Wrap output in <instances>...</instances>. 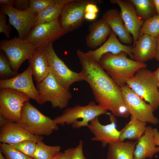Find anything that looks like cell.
<instances>
[{
	"label": "cell",
	"instance_id": "28",
	"mask_svg": "<svg viewBox=\"0 0 159 159\" xmlns=\"http://www.w3.org/2000/svg\"><path fill=\"white\" fill-rule=\"evenodd\" d=\"M61 147L59 145L49 146L42 141L37 142L34 159H51L60 152Z\"/></svg>",
	"mask_w": 159,
	"mask_h": 159
},
{
	"label": "cell",
	"instance_id": "47",
	"mask_svg": "<svg viewBox=\"0 0 159 159\" xmlns=\"http://www.w3.org/2000/svg\"><path fill=\"white\" fill-rule=\"evenodd\" d=\"M158 90H159V85L158 84ZM158 107L159 108V102Z\"/></svg>",
	"mask_w": 159,
	"mask_h": 159
},
{
	"label": "cell",
	"instance_id": "30",
	"mask_svg": "<svg viewBox=\"0 0 159 159\" xmlns=\"http://www.w3.org/2000/svg\"><path fill=\"white\" fill-rule=\"evenodd\" d=\"M71 0H29V9L32 11L38 13L50 6L57 3L66 4Z\"/></svg>",
	"mask_w": 159,
	"mask_h": 159
},
{
	"label": "cell",
	"instance_id": "15",
	"mask_svg": "<svg viewBox=\"0 0 159 159\" xmlns=\"http://www.w3.org/2000/svg\"><path fill=\"white\" fill-rule=\"evenodd\" d=\"M110 123L103 125L100 122L98 117L93 119L87 127L94 137L91 140L93 141H100L103 147L107 145L119 141L120 131L116 128L117 120L115 116L109 115Z\"/></svg>",
	"mask_w": 159,
	"mask_h": 159
},
{
	"label": "cell",
	"instance_id": "45",
	"mask_svg": "<svg viewBox=\"0 0 159 159\" xmlns=\"http://www.w3.org/2000/svg\"><path fill=\"white\" fill-rule=\"evenodd\" d=\"M6 119L0 115V127L9 122Z\"/></svg>",
	"mask_w": 159,
	"mask_h": 159
},
{
	"label": "cell",
	"instance_id": "40",
	"mask_svg": "<svg viewBox=\"0 0 159 159\" xmlns=\"http://www.w3.org/2000/svg\"><path fill=\"white\" fill-rule=\"evenodd\" d=\"M154 140L156 145L159 147V131L156 128H153Z\"/></svg>",
	"mask_w": 159,
	"mask_h": 159
},
{
	"label": "cell",
	"instance_id": "35",
	"mask_svg": "<svg viewBox=\"0 0 159 159\" xmlns=\"http://www.w3.org/2000/svg\"><path fill=\"white\" fill-rule=\"evenodd\" d=\"M5 14L1 8L0 11V33H3L9 38L11 32V28L9 25L7 24Z\"/></svg>",
	"mask_w": 159,
	"mask_h": 159
},
{
	"label": "cell",
	"instance_id": "29",
	"mask_svg": "<svg viewBox=\"0 0 159 159\" xmlns=\"http://www.w3.org/2000/svg\"><path fill=\"white\" fill-rule=\"evenodd\" d=\"M159 34V15L144 21L139 32L140 36L147 34L156 37Z\"/></svg>",
	"mask_w": 159,
	"mask_h": 159
},
{
	"label": "cell",
	"instance_id": "46",
	"mask_svg": "<svg viewBox=\"0 0 159 159\" xmlns=\"http://www.w3.org/2000/svg\"><path fill=\"white\" fill-rule=\"evenodd\" d=\"M0 159H6V158L4 157L1 151H0Z\"/></svg>",
	"mask_w": 159,
	"mask_h": 159
},
{
	"label": "cell",
	"instance_id": "23",
	"mask_svg": "<svg viewBox=\"0 0 159 159\" xmlns=\"http://www.w3.org/2000/svg\"><path fill=\"white\" fill-rule=\"evenodd\" d=\"M28 60L37 83L41 82L50 73L47 60L42 49H37Z\"/></svg>",
	"mask_w": 159,
	"mask_h": 159
},
{
	"label": "cell",
	"instance_id": "38",
	"mask_svg": "<svg viewBox=\"0 0 159 159\" xmlns=\"http://www.w3.org/2000/svg\"><path fill=\"white\" fill-rule=\"evenodd\" d=\"M14 0H0V4L2 6L10 8L14 6Z\"/></svg>",
	"mask_w": 159,
	"mask_h": 159
},
{
	"label": "cell",
	"instance_id": "34",
	"mask_svg": "<svg viewBox=\"0 0 159 159\" xmlns=\"http://www.w3.org/2000/svg\"><path fill=\"white\" fill-rule=\"evenodd\" d=\"M83 141L80 140L76 147L69 148L65 150L68 155L69 159H86L83 154Z\"/></svg>",
	"mask_w": 159,
	"mask_h": 159
},
{
	"label": "cell",
	"instance_id": "14",
	"mask_svg": "<svg viewBox=\"0 0 159 159\" xmlns=\"http://www.w3.org/2000/svg\"><path fill=\"white\" fill-rule=\"evenodd\" d=\"M33 73L29 65L23 72L16 76L6 80H0V89L10 88L25 94L29 99L40 104L39 94L33 80Z\"/></svg>",
	"mask_w": 159,
	"mask_h": 159
},
{
	"label": "cell",
	"instance_id": "7",
	"mask_svg": "<svg viewBox=\"0 0 159 159\" xmlns=\"http://www.w3.org/2000/svg\"><path fill=\"white\" fill-rule=\"evenodd\" d=\"M47 60L50 72L57 81L69 90L74 83L83 81L80 72L70 69L55 52L53 43H50L42 48Z\"/></svg>",
	"mask_w": 159,
	"mask_h": 159
},
{
	"label": "cell",
	"instance_id": "2",
	"mask_svg": "<svg viewBox=\"0 0 159 159\" xmlns=\"http://www.w3.org/2000/svg\"><path fill=\"white\" fill-rule=\"evenodd\" d=\"M122 53L115 55L107 53L101 57L99 63L102 68L120 87L126 84L140 69L146 68L145 63L128 58Z\"/></svg>",
	"mask_w": 159,
	"mask_h": 159
},
{
	"label": "cell",
	"instance_id": "42",
	"mask_svg": "<svg viewBox=\"0 0 159 159\" xmlns=\"http://www.w3.org/2000/svg\"><path fill=\"white\" fill-rule=\"evenodd\" d=\"M156 38V46L155 58L159 62V34Z\"/></svg>",
	"mask_w": 159,
	"mask_h": 159
},
{
	"label": "cell",
	"instance_id": "9",
	"mask_svg": "<svg viewBox=\"0 0 159 159\" xmlns=\"http://www.w3.org/2000/svg\"><path fill=\"white\" fill-rule=\"evenodd\" d=\"M0 49L5 54L13 70L17 72L22 63L37 49L30 43L18 37L1 40Z\"/></svg>",
	"mask_w": 159,
	"mask_h": 159
},
{
	"label": "cell",
	"instance_id": "39",
	"mask_svg": "<svg viewBox=\"0 0 159 159\" xmlns=\"http://www.w3.org/2000/svg\"><path fill=\"white\" fill-rule=\"evenodd\" d=\"M51 159H69L68 155L65 150L64 152H59Z\"/></svg>",
	"mask_w": 159,
	"mask_h": 159
},
{
	"label": "cell",
	"instance_id": "26",
	"mask_svg": "<svg viewBox=\"0 0 159 159\" xmlns=\"http://www.w3.org/2000/svg\"><path fill=\"white\" fill-rule=\"evenodd\" d=\"M134 4L138 16L143 20L157 14L153 0H130Z\"/></svg>",
	"mask_w": 159,
	"mask_h": 159
},
{
	"label": "cell",
	"instance_id": "44",
	"mask_svg": "<svg viewBox=\"0 0 159 159\" xmlns=\"http://www.w3.org/2000/svg\"><path fill=\"white\" fill-rule=\"evenodd\" d=\"M153 72L157 82L159 85V66L156 70Z\"/></svg>",
	"mask_w": 159,
	"mask_h": 159
},
{
	"label": "cell",
	"instance_id": "16",
	"mask_svg": "<svg viewBox=\"0 0 159 159\" xmlns=\"http://www.w3.org/2000/svg\"><path fill=\"white\" fill-rule=\"evenodd\" d=\"M112 4H118L120 8L121 16L126 29L132 36V47L140 37L139 32L144 21L138 15L135 6L130 0H110Z\"/></svg>",
	"mask_w": 159,
	"mask_h": 159
},
{
	"label": "cell",
	"instance_id": "4",
	"mask_svg": "<svg viewBox=\"0 0 159 159\" xmlns=\"http://www.w3.org/2000/svg\"><path fill=\"white\" fill-rule=\"evenodd\" d=\"M107 110L91 102L85 106L76 105L67 107L62 113L54 119L58 125L62 126L65 124L72 125L74 129L88 127L89 123L95 118L107 113Z\"/></svg>",
	"mask_w": 159,
	"mask_h": 159
},
{
	"label": "cell",
	"instance_id": "13",
	"mask_svg": "<svg viewBox=\"0 0 159 159\" xmlns=\"http://www.w3.org/2000/svg\"><path fill=\"white\" fill-rule=\"evenodd\" d=\"M1 8L8 16L9 24L18 32V37L25 40L36 25L37 13L32 11L29 8L23 11L17 10L14 6L7 8L1 6Z\"/></svg>",
	"mask_w": 159,
	"mask_h": 159
},
{
	"label": "cell",
	"instance_id": "31",
	"mask_svg": "<svg viewBox=\"0 0 159 159\" xmlns=\"http://www.w3.org/2000/svg\"><path fill=\"white\" fill-rule=\"evenodd\" d=\"M19 74L12 69L10 62L2 51L0 53V77L1 80H6L14 77Z\"/></svg>",
	"mask_w": 159,
	"mask_h": 159
},
{
	"label": "cell",
	"instance_id": "1",
	"mask_svg": "<svg viewBox=\"0 0 159 159\" xmlns=\"http://www.w3.org/2000/svg\"><path fill=\"white\" fill-rule=\"evenodd\" d=\"M77 54L82 67L83 80L89 85L98 105L115 116L127 118L129 113L124 104L120 87L86 53L79 49Z\"/></svg>",
	"mask_w": 159,
	"mask_h": 159
},
{
	"label": "cell",
	"instance_id": "37",
	"mask_svg": "<svg viewBox=\"0 0 159 159\" xmlns=\"http://www.w3.org/2000/svg\"><path fill=\"white\" fill-rule=\"evenodd\" d=\"M99 9L97 4L93 3H90L87 4L85 8V13H92L97 14Z\"/></svg>",
	"mask_w": 159,
	"mask_h": 159
},
{
	"label": "cell",
	"instance_id": "12",
	"mask_svg": "<svg viewBox=\"0 0 159 159\" xmlns=\"http://www.w3.org/2000/svg\"><path fill=\"white\" fill-rule=\"evenodd\" d=\"M59 19L35 25L25 39L41 49L50 43H53L68 32L61 26Z\"/></svg>",
	"mask_w": 159,
	"mask_h": 159
},
{
	"label": "cell",
	"instance_id": "3",
	"mask_svg": "<svg viewBox=\"0 0 159 159\" xmlns=\"http://www.w3.org/2000/svg\"><path fill=\"white\" fill-rule=\"evenodd\" d=\"M18 123L31 133L37 136H49L59 129L54 119L42 114L29 101L23 105Z\"/></svg>",
	"mask_w": 159,
	"mask_h": 159
},
{
	"label": "cell",
	"instance_id": "24",
	"mask_svg": "<svg viewBox=\"0 0 159 159\" xmlns=\"http://www.w3.org/2000/svg\"><path fill=\"white\" fill-rule=\"evenodd\" d=\"M137 140L118 141L108 145L107 159H134V153Z\"/></svg>",
	"mask_w": 159,
	"mask_h": 159
},
{
	"label": "cell",
	"instance_id": "18",
	"mask_svg": "<svg viewBox=\"0 0 159 159\" xmlns=\"http://www.w3.org/2000/svg\"><path fill=\"white\" fill-rule=\"evenodd\" d=\"M132 46L125 45L121 44L117 39L116 35L112 30L108 39L101 46L94 50H89L86 53L98 63L102 55L107 53L115 55L125 53L131 59L133 60V55L132 52Z\"/></svg>",
	"mask_w": 159,
	"mask_h": 159
},
{
	"label": "cell",
	"instance_id": "20",
	"mask_svg": "<svg viewBox=\"0 0 159 159\" xmlns=\"http://www.w3.org/2000/svg\"><path fill=\"white\" fill-rule=\"evenodd\" d=\"M156 46V37L147 34L140 36L132 49L133 60L145 63L155 58Z\"/></svg>",
	"mask_w": 159,
	"mask_h": 159
},
{
	"label": "cell",
	"instance_id": "11",
	"mask_svg": "<svg viewBox=\"0 0 159 159\" xmlns=\"http://www.w3.org/2000/svg\"><path fill=\"white\" fill-rule=\"evenodd\" d=\"M29 100L25 94L14 89H0V115L9 122L18 123L23 105Z\"/></svg>",
	"mask_w": 159,
	"mask_h": 159
},
{
	"label": "cell",
	"instance_id": "17",
	"mask_svg": "<svg viewBox=\"0 0 159 159\" xmlns=\"http://www.w3.org/2000/svg\"><path fill=\"white\" fill-rule=\"evenodd\" d=\"M43 139V136L32 134L18 123L9 122L0 127V142L1 143L11 144L27 140L38 142Z\"/></svg>",
	"mask_w": 159,
	"mask_h": 159
},
{
	"label": "cell",
	"instance_id": "8",
	"mask_svg": "<svg viewBox=\"0 0 159 159\" xmlns=\"http://www.w3.org/2000/svg\"><path fill=\"white\" fill-rule=\"evenodd\" d=\"M124 104L131 116L154 125L159 122L152 107L135 93L126 84L120 87Z\"/></svg>",
	"mask_w": 159,
	"mask_h": 159
},
{
	"label": "cell",
	"instance_id": "6",
	"mask_svg": "<svg viewBox=\"0 0 159 159\" xmlns=\"http://www.w3.org/2000/svg\"><path fill=\"white\" fill-rule=\"evenodd\" d=\"M39 94L40 104L50 102L53 108H66L71 99V93L61 85L50 73L41 82L37 83Z\"/></svg>",
	"mask_w": 159,
	"mask_h": 159
},
{
	"label": "cell",
	"instance_id": "43",
	"mask_svg": "<svg viewBox=\"0 0 159 159\" xmlns=\"http://www.w3.org/2000/svg\"><path fill=\"white\" fill-rule=\"evenodd\" d=\"M157 15H159V0H153Z\"/></svg>",
	"mask_w": 159,
	"mask_h": 159
},
{
	"label": "cell",
	"instance_id": "21",
	"mask_svg": "<svg viewBox=\"0 0 159 159\" xmlns=\"http://www.w3.org/2000/svg\"><path fill=\"white\" fill-rule=\"evenodd\" d=\"M159 152V147L155 144L153 128L147 126L142 136L137 140L134 153V159L151 158Z\"/></svg>",
	"mask_w": 159,
	"mask_h": 159
},
{
	"label": "cell",
	"instance_id": "27",
	"mask_svg": "<svg viewBox=\"0 0 159 159\" xmlns=\"http://www.w3.org/2000/svg\"><path fill=\"white\" fill-rule=\"evenodd\" d=\"M65 4H57L38 13L35 25L59 20L62 9Z\"/></svg>",
	"mask_w": 159,
	"mask_h": 159
},
{
	"label": "cell",
	"instance_id": "10",
	"mask_svg": "<svg viewBox=\"0 0 159 159\" xmlns=\"http://www.w3.org/2000/svg\"><path fill=\"white\" fill-rule=\"evenodd\" d=\"M101 0H71L63 7L59 18L60 25L67 32L82 26L85 19V8L90 3L101 4Z\"/></svg>",
	"mask_w": 159,
	"mask_h": 159
},
{
	"label": "cell",
	"instance_id": "5",
	"mask_svg": "<svg viewBox=\"0 0 159 159\" xmlns=\"http://www.w3.org/2000/svg\"><path fill=\"white\" fill-rule=\"evenodd\" d=\"M126 85L155 111L158 107L159 92L158 84L153 72L146 68L139 69L129 80Z\"/></svg>",
	"mask_w": 159,
	"mask_h": 159
},
{
	"label": "cell",
	"instance_id": "36",
	"mask_svg": "<svg viewBox=\"0 0 159 159\" xmlns=\"http://www.w3.org/2000/svg\"><path fill=\"white\" fill-rule=\"evenodd\" d=\"M14 7L19 10H25L29 8V1L28 0H14Z\"/></svg>",
	"mask_w": 159,
	"mask_h": 159
},
{
	"label": "cell",
	"instance_id": "41",
	"mask_svg": "<svg viewBox=\"0 0 159 159\" xmlns=\"http://www.w3.org/2000/svg\"><path fill=\"white\" fill-rule=\"evenodd\" d=\"M97 16V14L92 13H85V19L88 21H92L95 20Z\"/></svg>",
	"mask_w": 159,
	"mask_h": 159
},
{
	"label": "cell",
	"instance_id": "19",
	"mask_svg": "<svg viewBox=\"0 0 159 159\" xmlns=\"http://www.w3.org/2000/svg\"><path fill=\"white\" fill-rule=\"evenodd\" d=\"M102 19L118 36L121 42L129 45L133 44V38L126 29L120 12L118 10L112 9L106 11L103 14Z\"/></svg>",
	"mask_w": 159,
	"mask_h": 159
},
{
	"label": "cell",
	"instance_id": "33",
	"mask_svg": "<svg viewBox=\"0 0 159 159\" xmlns=\"http://www.w3.org/2000/svg\"><path fill=\"white\" fill-rule=\"evenodd\" d=\"M0 151L4 155L6 159H34L6 143L0 144Z\"/></svg>",
	"mask_w": 159,
	"mask_h": 159
},
{
	"label": "cell",
	"instance_id": "22",
	"mask_svg": "<svg viewBox=\"0 0 159 159\" xmlns=\"http://www.w3.org/2000/svg\"><path fill=\"white\" fill-rule=\"evenodd\" d=\"M89 34L85 38L87 46L96 49L107 40L112 30L109 26L102 19L96 20L90 24Z\"/></svg>",
	"mask_w": 159,
	"mask_h": 159
},
{
	"label": "cell",
	"instance_id": "25",
	"mask_svg": "<svg viewBox=\"0 0 159 159\" xmlns=\"http://www.w3.org/2000/svg\"><path fill=\"white\" fill-rule=\"evenodd\" d=\"M147 122L131 116L130 121L120 131L119 141L127 139L138 140L144 134Z\"/></svg>",
	"mask_w": 159,
	"mask_h": 159
},
{
	"label": "cell",
	"instance_id": "32",
	"mask_svg": "<svg viewBox=\"0 0 159 159\" xmlns=\"http://www.w3.org/2000/svg\"><path fill=\"white\" fill-rule=\"evenodd\" d=\"M37 142L34 140H27L17 143L9 145L18 151L33 158Z\"/></svg>",
	"mask_w": 159,
	"mask_h": 159
}]
</instances>
